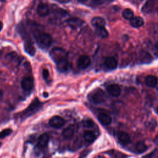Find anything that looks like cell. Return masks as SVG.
I'll use <instances>...</instances> for the list:
<instances>
[{
  "mask_svg": "<svg viewBox=\"0 0 158 158\" xmlns=\"http://www.w3.org/2000/svg\"><path fill=\"white\" fill-rule=\"evenodd\" d=\"M122 17L126 20H131L133 17V12L130 9H125L122 13Z\"/></svg>",
  "mask_w": 158,
  "mask_h": 158,
  "instance_id": "obj_27",
  "label": "cell"
},
{
  "mask_svg": "<svg viewBox=\"0 0 158 158\" xmlns=\"http://www.w3.org/2000/svg\"><path fill=\"white\" fill-rule=\"evenodd\" d=\"M83 138L88 143H92L96 139V135L94 131L91 130H86L83 133Z\"/></svg>",
  "mask_w": 158,
  "mask_h": 158,
  "instance_id": "obj_22",
  "label": "cell"
},
{
  "mask_svg": "<svg viewBox=\"0 0 158 158\" xmlns=\"http://www.w3.org/2000/svg\"><path fill=\"white\" fill-rule=\"evenodd\" d=\"M1 52L0 51V57H1Z\"/></svg>",
  "mask_w": 158,
  "mask_h": 158,
  "instance_id": "obj_39",
  "label": "cell"
},
{
  "mask_svg": "<svg viewBox=\"0 0 158 158\" xmlns=\"http://www.w3.org/2000/svg\"><path fill=\"white\" fill-rule=\"evenodd\" d=\"M78 128V125L76 124L69 125L63 130L62 133V136L66 139H71L77 132Z\"/></svg>",
  "mask_w": 158,
  "mask_h": 158,
  "instance_id": "obj_8",
  "label": "cell"
},
{
  "mask_svg": "<svg viewBox=\"0 0 158 158\" xmlns=\"http://www.w3.org/2000/svg\"><path fill=\"white\" fill-rule=\"evenodd\" d=\"M95 31L96 33L98 36H99L101 38H106L109 36V33L107 30L106 29L104 26L103 27H99L95 28Z\"/></svg>",
  "mask_w": 158,
  "mask_h": 158,
  "instance_id": "obj_24",
  "label": "cell"
},
{
  "mask_svg": "<svg viewBox=\"0 0 158 158\" xmlns=\"http://www.w3.org/2000/svg\"><path fill=\"white\" fill-rule=\"evenodd\" d=\"M144 14L158 13V0H148L141 9Z\"/></svg>",
  "mask_w": 158,
  "mask_h": 158,
  "instance_id": "obj_6",
  "label": "cell"
},
{
  "mask_svg": "<svg viewBox=\"0 0 158 158\" xmlns=\"http://www.w3.org/2000/svg\"><path fill=\"white\" fill-rule=\"evenodd\" d=\"M80 145H81V141L80 140V139L78 138H77L75 139L73 142L72 143L70 144V148L72 149H78L80 147Z\"/></svg>",
  "mask_w": 158,
  "mask_h": 158,
  "instance_id": "obj_30",
  "label": "cell"
},
{
  "mask_svg": "<svg viewBox=\"0 0 158 158\" xmlns=\"http://www.w3.org/2000/svg\"><path fill=\"white\" fill-rule=\"evenodd\" d=\"M91 23V25L95 28L99 27H103L106 24L105 20L101 17H94L92 19Z\"/></svg>",
  "mask_w": 158,
  "mask_h": 158,
  "instance_id": "obj_21",
  "label": "cell"
},
{
  "mask_svg": "<svg viewBox=\"0 0 158 158\" xmlns=\"http://www.w3.org/2000/svg\"><path fill=\"white\" fill-rule=\"evenodd\" d=\"M49 139V137L48 134L44 133L41 135L38 138V141H37L38 146L40 148L46 147L48 143Z\"/></svg>",
  "mask_w": 158,
  "mask_h": 158,
  "instance_id": "obj_19",
  "label": "cell"
},
{
  "mask_svg": "<svg viewBox=\"0 0 158 158\" xmlns=\"http://www.w3.org/2000/svg\"><path fill=\"white\" fill-rule=\"evenodd\" d=\"M65 122L62 117L58 115H55L51 118L49 122V124L52 128H60L64 125Z\"/></svg>",
  "mask_w": 158,
  "mask_h": 158,
  "instance_id": "obj_9",
  "label": "cell"
},
{
  "mask_svg": "<svg viewBox=\"0 0 158 158\" xmlns=\"http://www.w3.org/2000/svg\"><path fill=\"white\" fill-rule=\"evenodd\" d=\"M145 83L149 88H154L157 84V78L154 75H148L145 78Z\"/></svg>",
  "mask_w": 158,
  "mask_h": 158,
  "instance_id": "obj_20",
  "label": "cell"
},
{
  "mask_svg": "<svg viewBox=\"0 0 158 158\" xmlns=\"http://www.w3.org/2000/svg\"><path fill=\"white\" fill-rule=\"evenodd\" d=\"M91 64V59L88 56H81L77 60V65L81 69H86Z\"/></svg>",
  "mask_w": 158,
  "mask_h": 158,
  "instance_id": "obj_11",
  "label": "cell"
},
{
  "mask_svg": "<svg viewBox=\"0 0 158 158\" xmlns=\"http://www.w3.org/2000/svg\"><path fill=\"white\" fill-rule=\"evenodd\" d=\"M42 75H43V78H44V80H45L46 81H48L49 80V73L48 69H44L42 71Z\"/></svg>",
  "mask_w": 158,
  "mask_h": 158,
  "instance_id": "obj_31",
  "label": "cell"
},
{
  "mask_svg": "<svg viewBox=\"0 0 158 158\" xmlns=\"http://www.w3.org/2000/svg\"><path fill=\"white\" fill-rule=\"evenodd\" d=\"M136 151L138 153H143L147 150L146 145L143 141H138L135 146Z\"/></svg>",
  "mask_w": 158,
  "mask_h": 158,
  "instance_id": "obj_26",
  "label": "cell"
},
{
  "mask_svg": "<svg viewBox=\"0 0 158 158\" xmlns=\"http://www.w3.org/2000/svg\"><path fill=\"white\" fill-rule=\"evenodd\" d=\"M56 64L57 69L60 72H66L69 69L70 65L67 60V59H63Z\"/></svg>",
  "mask_w": 158,
  "mask_h": 158,
  "instance_id": "obj_14",
  "label": "cell"
},
{
  "mask_svg": "<svg viewBox=\"0 0 158 158\" xmlns=\"http://www.w3.org/2000/svg\"><path fill=\"white\" fill-rule=\"evenodd\" d=\"M118 139L120 144L125 146L130 142L129 135L124 131H119L118 133Z\"/></svg>",
  "mask_w": 158,
  "mask_h": 158,
  "instance_id": "obj_15",
  "label": "cell"
},
{
  "mask_svg": "<svg viewBox=\"0 0 158 158\" xmlns=\"http://www.w3.org/2000/svg\"><path fill=\"white\" fill-rule=\"evenodd\" d=\"M104 65L107 69L113 70L117 67V61L113 57H108L104 60Z\"/></svg>",
  "mask_w": 158,
  "mask_h": 158,
  "instance_id": "obj_17",
  "label": "cell"
},
{
  "mask_svg": "<svg viewBox=\"0 0 158 158\" xmlns=\"http://www.w3.org/2000/svg\"><path fill=\"white\" fill-rule=\"evenodd\" d=\"M88 98L89 101L94 104H99L103 103L106 100V95L105 93L99 88L95 89L90 92Z\"/></svg>",
  "mask_w": 158,
  "mask_h": 158,
  "instance_id": "obj_4",
  "label": "cell"
},
{
  "mask_svg": "<svg viewBox=\"0 0 158 158\" xmlns=\"http://www.w3.org/2000/svg\"><path fill=\"white\" fill-rule=\"evenodd\" d=\"M66 22H67V24L72 28H78L84 23V22L81 19L77 17L70 18L68 19Z\"/></svg>",
  "mask_w": 158,
  "mask_h": 158,
  "instance_id": "obj_13",
  "label": "cell"
},
{
  "mask_svg": "<svg viewBox=\"0 0 158 158\" xmlns=\"http://www.w3.org/2000/svg\"><path fill=\"white\" fill-rule=\"evenodd\" d=\"M5 60L6 62V64L13 67L19 64L20 59L16 52H12L6 55V56L5 57Z\"/></svg>",
  "mask_w": 158,
  "mask_h": 158,
  "instance_id": "obj_10",
  "label": "cell"
},
{
  "mask_svg": "<svg viewBox=\"0 0 158 158\" xmlns=\"http://www.w3.org/2000/svg\"><path fill=\"white\" fill-rule=\"evenodd\" d=\"M12 130L10 128H6L1 131H0V139L4 138L11 134Z\"/></svg>",
  "mask_w": 158,
  "mask_h": 158,
  "instance_id": "obj_29",
  "label": "cell"
},
{
  "mask_svg": "<svg viewBox=\"0 0 158 158\" xmlns=\"http://www.w3.org/2000/svg\"><path fill=\"white\" fill-rule=\"evenodd\" d=\"M153 52H154V54L156 56L158 57V43H157L155 44V46H154V49H153Z\"/></svg>",
  "mask_w": 158,
  "mask_h": 158,
  "instance_id": "obj_32",
  "label": "cell"
},
{
  "mask_svg": "<svg viewBox=\"0 0 158 158\" xmlns=\"http://www.w3.org/2000/svg\"><path fill=\"white\" fill-rule=\"evenodd\" d=\"M156 112L158 114V107H157V109H156Z\"/></svg>",
  "mask_w": 158,
  "mask_h": 158,
  "instance_id": "obj_38",
  "label": "cell"
},
{
  "mask_svg": "<svg viewBox=\"0 0 158 158\" xmlns=\"http://www.w3.org/2000/svg\"><path fill=\"white\" fill-rule=\"evenodd\" d=\"M79 1H80V2H85V1H86L87 0H78Z\"/></svg>",
  "mask_w": 158,
  "mask_h": 158,
  "instance_id": "obj_37",
  "label": "cell"
},
{
  "mask_svg": "<svg viewBox=\"0 0 158 158\" xmlns=\"http://www.w3.org/2000/svg\"><path fill=\"white\" fill-rule=\"evenodd\" d=\"M19 32L23 40L24 48L25 51L28 54H29L30 56H33L36 51L28 33H27V31H25V29L22 26L19 28Z\"/></svg>",
  "mask_w": 158,
  "mask_h": 158,
  "instance_id": "obj_3",
  "label": "cell"
},
{
  "mask_svg": "<svg viewBox=\"0 0 158 158\" xmlns=\"http://www.w3.org/2000/svg\"><path fill=\"white\" fill-rule=\"evenodd\" d=\"M82 125L85 128H92L94 125V122L90 118H86L83 120Z\"/></svg>",
  "mask_w": 158,
  "mask_h": 158,
  "instance_id": "obj_28",
  "label": "cell"
},
{
  "mask_svg": "<svg viewBox=\"0 0 158 158\" xmlns=\"http://www.w3.org/2000/svg\"><path fill=\"white\" fill-rule=\"evenodd\" d=\"M98 120L99 121V122L102 125H104V126L109 125L112 122V118H111L110 116L105 113L99 114L98 117Z\"/></svg>",
  "mask_w": 158,
  "mask_h": 158,
  "instance_id": "obj_18",
  "label": "cell"
},
{
  "mask_svg": "<svg viewBox=\"0 0 158 158\" xmlns=\"http://www.w3.org/2000/svg\"><path fill=\"white\" fill-rule=\"evenodd\" d=\"M50 56L55 63H57L63 59H67V53L65 51L59 47L53 48L50 51Z\"/></svg>",
  "mask_w": 158,
  "mask_h": 158,
  "instance_id": "obj_5",
  "label": "cell"
},
{
  "mask_svg": "<svg viewBox=\"0 0 158 158\" xmlns=\"http://www.w3.org/2000/svg\"><path fill=\"white\" fill-rule=\"evenodd\" d=\"M139 60L141 63L147 64L152 60V57L150 54L146 51H142L139 54Z\"/></svg>",
  "mask_w": 158,
  "mask_h": 158,
  "instance_id": "obj_25",
  "label": "cell"
},
{
  "mask_svg": "<svg viewBox=\"0 0 158 158\" xmlns=\"http://www.w3.org/2000/svg\"><path fill=\"white\" fill-rule=\"evenodd\" d=\"M21 87L24 91L30 93L34 87L33 78L31 77H23L21 81Z\"/></svg>",
  "mask_w": 158,
  "mask_h": 158,
  "instance_id": "obj_7",
  "label": "cell"
},
{
  "mask_svg": "<svg viewBox=\"0 0 158 158\" xmlns=\"http://www.w3.org/2000/svg\"><path fill=\"white\" fill-rule=\"evenodd\" d=\"M37 12L41 17H46L49 13V8L46 4L40 3L37 7Z\"/></svg>",
  "mask_w": 158,
  "mask_h": 158,
  "instance_id": "obj_16",
  "label": "cell"
},
{
  "mask_svg": "<svg viewBox=\"0 0 158 158\" xmlns=\"http://www.w3.org/2000/svg\"><path fill=\"white\" fill-rule=\"evenodd\" d=\"M57 1L60 3H67L70 1V0H57Z\"/></svg>",
  "mask_w": 158,
  "mask_h": 158,
  "instance_id": "obj_33",
  "label": "cell"
},
{
  "mask_svg": "<svg viewBox=\"0 0 158 158\" xmlns=\"http://www.w3.org/2000/svg\"><path fill=\"white\" fill-rule=\"evenodd\" d=\"M2 27H3V24H2V22L0 21V31H1V30H2Z\"/></svg>",
  "mask_w": 158,
  "mask_h": 158,
  "instance_id": "obj_36",
  "label": "cell"
},
{
  "mask_svg": "<svg viewBox=\"0 0 158 158\" xmlns=\"http://www.w3.org/2000/svg\"><path fill=\"white\" fill-rule=\"evenodd\" d=\"M144 20L141 17H133L130 20V25L134 28H139L143 26Z\"/></svg>",
  "mask_w": 158,
  "mask_h": 158,
  "instance_id": "obj_23",
  "label": "cell"
},
{
  "mask_svg": "<svg viewBox=\"0 0 158 158\" xmlns=\"http://www.w3.org/2000/svg\"><path fill=\"white\" fill-rule=\"evenodd\" d=\"M4 78V75H3V74H2V73L0 71V81H2Z\"/></svg>",
  "mask_w": 158,
  "mask_h": 158,
  "instance_id": "obj_34",
  "label": "cell"
},
{
  "mask_svg": "<svg viewBox=\"0 0 158 158\" xmlns=\"http://www.w3.org/2000/svg\"><path fill=\"white\" fill-rule=\"evenodd\" d=\"M43 107V103L38 98H35L30 104L20 114V118L25 119L38 112Z\"/></svg>",
  "mask_w": 158,
  "mask_h": 158,
  "instance_id": "obj_2",
  "label": "cell"
},
{
  "mask_svg": "<svg viewBox=\"0 0 158 158\" xmlns=\"http://www.w3.org/2000/svg\"><path fill=\"white\" fill-rule=\"evenodd\" d=\"M32 34L40 48L47 49L51 46L52 41V38L49 34L43 32L42 28L35 31Z\"/></svg>",
  "mask_w": 158,
  "mask_h": 158,
  "instance_id": "obj_1",
  "label": "cell"
},
{
  "mask_svg": "<svg viewBox=\"0 0 158 158\" xmlns=\"http://www.w3.org/2000/svg\"><path fill=\"white\" fill-rule=\"evenodd\" d=\"M154 143H155L156 145H158V136H157L155 138V139H154Z\"/></svg>",
  "mask_w": 158,
  "mask_h": 158,
  "instance_id": "obj_35",
  "label": "cell"
},
{
  "mask_svg": "<svg viewBox=\"0 0 158 158\" xmlns=\"http://www.w3.org/2000/svg\"><path fill=\"white\" fill-rule=\"evenodd\" d=\"M107 90L109 93L114 97H118L121 93V89L117 84H111L109 85L107 87Z\"/></svg>",
  "mask_w": 158,
  "mask_h": 158,
  "instance_id": "obj_12",
  "label": "cell"
}]
</instances>
